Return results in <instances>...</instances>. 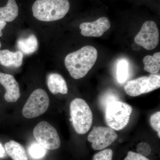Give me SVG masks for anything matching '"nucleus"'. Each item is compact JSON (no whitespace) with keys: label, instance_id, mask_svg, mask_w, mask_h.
Here are the masks:
<instances>
[{"label":"nucleus","instance_id":"1","mask_svg":"<svg viewBox=\"0 0 160 160\" xmlns=\"http://www.w3.org/2000/svg\"><path fill=\"white\" fill-rule=\"evenodd\" d=\"M98 58V51L92 46L83 47L69 53L65 59V64L72 77L79 79L86 76L94 66Z\"/></svg>","mask_w":160,"mask_h":160},{"label":"nucleus","instance_id":"2","mask_svg":"<svg viewBox=\"0 0 160 160\" xmlns=\"http://www.w3.org/2000/svg\"><path fill=\"white\" fill-rule=\"evenodd\" d=\"M69 8L68 0H36L32 5V11L38 20L52 22L64 18Z\"/></svg>","mask_w":160,"mask_h":160},{"label":"nucleus","instance_id":"3","mask_svg":"<svg viewBox=\"0 0 160 160\" xmlns=\"http://www.w3.org/2000/svg\"><path fill=\"white\" fill-rule=\"evenodd\" d=\"M70 116L72 126L78 134H83L91 128L93 116L87 102L81 98H76L70 105Z\"/></svg>","mask_w":160,"mask_h":160},{"label":"nucleus","instance_id":"4","mask_svg":"<svg viewBox=\"0 0 160 160\" xmlns=\"http://www.w3.org/2000/svg\"><path fill=\"white\" fill-rule=\"evenodd\" d=\"M132 108L129 104L120 101L110 102L106 108L105 120L113 130L124 129L129 123Z\"/></svg>","mask_w":160,"mask_h":160},{"label":"nucleus","instance_id":"5","mask_svg":"<svg viewBox=\"0 0 160 160\" xmlns=\"http://www.w3.org/2000/svg\"><path fill=\"white\" fill-rule=\"evenodd\" d=\"M49 105V99L47 92L42 89H36L23 107V116L28 119L38 117L47 111Z\"/></svg>","mask_w":160,"mask_h":160},{"label":"nucleus","instance_id":"6","mask_svg":"<svg viewBox=\"0 0 160 160\" xmlns=\"http://www.w3.org/2000/svg\"><path fill=\"white\" fill-rule=\"evenodd\" d=\"M33 134L38 142L47 149L55 150L61 146L57 131L46 121H42L36 125L33 129Z\"/></svg>","mask_w":160,"mask_h":160},{"label":"nucleus","instance_id":"7","mask_svg":"<svg viewBox=\"0 0 160 160\" xmlns=\"http://www.w3.org/2000/svg\"><path fill=\"white\" fill-rule=\"evenodd\" d=\"M160 76L151 74L129 81L124 86L126 94L136 97L160 88Z\"/></svg>","mask_w":160,"mask_h":160},{"label":"nucleus","instance_id":"8","mask_svg":"<svg viewBox=\"0 0 160 160\" xmlns=\"http://www.w3.org/2000/svg\"><path fill=\"white\" fill-rule=\"evenodd\" d=\"M159 40V33L155 22L148 21L143 24L139 32L134 38L135 42L147 50L157 47Z\"/></svg>","mask_w":160,"mask_h":160},{"label":"nucleus","instance_id":"9","mask_svg":"<svg viewBox=\"0 0 160 160\" xmlns=\"http://www.w3.org/2000/svg\"><path fill=\"white\" fill-rule=\"evenodd\" d=\"M118 135L110 127L95 126L88 137L92 147L96 150H102L111 145L117 139Z\"/></svg>","mask_w":160,"mask_h":160},{"label":"nucleus","instance_id":"10","mask_svg":"<svg viewBox=\"0 0 160 160\" xmlns=\"http://www.w3.org/2000/svg\"><path fill=\"white\" fill-rule=\"evenodd\" d=\"M111 24L108 18L102 17L91 22H84L80 25L81 34L85 37H100L110 28Z\"/></svg>","mask_w":160,"mask_h":160},{"label":"nucleus","instance_id":"11","mask_svg":"<svg viewBox=\"0 0 160 160\" xmlns=\"http://www.w3.org/2000/svg\"><path fill=\"white\" fill-rule=\"evenodd\" d=\"M0 83L5 89V100L8 102H15L21 96L18 83L13 76L0 72Z\"/></svg>","mask_w":160,"mask_h":160},{"label":"nucleus","instance_id":"12","mask_svg":"<svg viewBox=\"0 0 160 160\" xmlns=\"http://www.w3.org/2000/svg\"><path fill=\"white\" fill-rule=\"evenodd\" d=\"M47 84L49 91L53 94L60 93L65 94L68 92V87L65 79L61 75L51 73L48 75Z\"/></svg>","mask_w":160,"mask_h":160},{"label":"nucleus","instance_id":"13","mask_svg":"<svg viewBox=\"0 0 160 160\" xmlns=\"http://www.w3.org/2000/svg\"><path fill=\"white\" fill-rule=\"evenodd\" d=\"M23 54L20 51L13 52L9 50H0V64L6 67H19L23 62Z\"/></svg>","mask_w":160,"mask_h":160},{"label":"nucleus","instance_id":"14","mask_svg":"<svg viewBox=\"0 0 160 160\" xmlns=\"http://www.w3.org/2000/svg\"><path fill=\"white\" fill-rule=\"evenodd\" d=\"M6 153L13 160H28L26 150L20 143L13 140L6 143L5 145Z\"/></svg>","mask_w":160,"mask_h":160},{"label":"nucleus","instance_id":"15","mask_svg":"<svg viewBox=\"0 0 160 160\" xmlns=\"http://www.w3.org/2000/svg\"><path fill=\"white\" fill-rule=\"evenodd\" d=\"M18 13V7L15 0H8L6 6L0 7V20L6 22H12Z\"/></svg>","mask_w":160,"mask_h":160},{"label":"nucleus","instance_id":"16","mask_svg":"<svg viewBox=\"0 0 160 160\" xmlns=\"http://www.w3.org/2000/svg\"><path fill=\"white\" fill-rule=\"evenodd\" d=\"M17 47L20 51L26 54L33 53L38 49L37 38L33 34L28 37L21 38L18 40Z\"/></svg>","mask_w":160,"mask_h":160},{"label":"nucleus","instance_id":"17","mask_svg":"<svg viewBox=\"0 0 160 160\" xmlns=\"http://www.w3.org/2000/svg\"><path fill=\"white\" fill-rule=\"evenodd\" d=\"M143 63L145 71L152 74L158 73L160 69V52H156L153 56H146L143 59Z\"/></svg>","mask_w":160,"mask_h":160},{"label":"nucleus","instance_id":"18","mask_svg":"<svg viewBox=\"0 0 160 160\" xmlns=\"http://www.w3.org/2000/svg\"><path fill=\"white\" fill-rule=\"evenodd\" d=\"M29 154L32 158L39 159L46 155L47 149L38 142L32 143L29 146Z\"/></svg>","mask_w":160,"mask_h":160},{"label":"nucleus","instance_id":"19","mask_svg":"<svg viewBox=\"0 0 160 160\" xmlns=\"http://www.w3.org/2000/svg\"><path fill=\"white\" fill-rule=\"evenodd\" d=\"M117 78L120 83H123L127 80L128 74V63L125 60L119 62L117 67Z\"/></svg>","mask_w":160,"mask_h":160},{"label":"nucleus","instance_id":"20","mask_svg":"<svg viewBox=\"0 0 160 160\" xmlns=\"http://www.w3.org/2000/svg\"><path fill=\"white\" fill-rule=\"evenodd\" d=\"M112 155L111 149H104L95 154L93 160H112Z\"/></svg>","mask_w":160,"mask_h":160},{"label":"nucleus","instance_id":"21","mask_svg":"<svg viewBox=\"0 0 160 160\" xmlns=\"http://www.w3.org/2000/svg\"><path fill=\"white\" fill-rule=\"evenodd\" d=\"M150 125L152 129L158 132V136L160 138V112H155L152 115L150 119Z\"/></svg>","mask_w":160,"mask_h":160},{"label":"nucleus","instance_id":"22","mask_svg":"<svg viewBox=\"0 0 160 160\" xmlns=\"http://www.w3.org/2000/svg\"><path fill=\"white\" fill-rule=\"evenodd\" d=\"M114 101H119L117 96L111 92H107L101 97L100 103L103 107L106 108L109 102Z\"/></svg>","mask_w":160,"mask_h":160},{"label":"nucleus","instance_id":"23","mask_svg":"<svg viewBox=\"0 0 160 160\" xmlns=\"http://www.w3.org/2000/svg\"><path fill=\"white\" fill-rule=\"evenodd\" d=\"M137 152L138 153L141 155L148 156L151 153V148L148 143L142 142L138 145Z\"/></svg>","mask_w":160,"mask_h":160},{"label":"nucleus","instance_id":"24","mask_svg":"<svg viewBox=\"0 0 160 160\" xmlns=\"http://www.w3.org/2000/svg\"><path fill=\"white\" fill-rule=\"evenodd\" d=\"M124 160H149L146 157L143 156L132 151L128 152L127 156Z\"/></svg>","mask_w":160,"mask_h":160},{"label":"nucleus","instance_id":"25","mask_svg":"<svg viewBox=\"0 0 160 160\" xmlns=\"http://www.w3.org/2000/svg\"><path fill=\"white\" fill-rule=\"evenodd\" d=\"M6 157V152L3 148L2 145L0 142V158H4Z\"/></svg>","mask_w":160,"mask_h":160},{"label":"nucleus","instance_id":"26","mask_svg":"<svg viewBox=\"0 0 160 160\" xmlns=\"http://www.w3.org/2000/svg\"><path fill=\"white\" fill-rule=\"evenodd\" d=\"M6 25V22L0 20V37L2 36L3 33L2 32V30L5 28Z\"/></svg>","mask_w":160,"mask_h":160},{"label":"nucleus","instance_id":"27","mask_svg":"<svg viewBox=\"0 0 160 160\" xmlns=\"http://www.w3.org/2000/svg\"><path fill=\"white\" fill-rule=\"evenodd\" d=\"M132 48L134 51H138L141 49V46L139 45L137 43L135 42L132 44Z\"/></svg>","mask_w":160,"mask_h":160},{"label":"nucleus","instance_id":"28","mask_svg":"<svg viewBox=\"0 0 160 160\" xmlns=\"http://www.w3.org/2000/svg\"><path fill=\"white\" fill-rule=\"evenodd\" d=\"M69 121H70V122H72V119L71 118H70V119H69Z\"/></svg>","mask_w":160,"mask_h":160},{"label":"nucleus","instance_id":"29","mask_svg":"<svg viewBox=\"0 0 160 160\" xmlns=\"http://www.w3.org/2000/svg\"><path fill=\"white\" fill-rule=\"evenodd\" d=\"M1 42H0V48H1Z\"/></svg>","mask_w":160,"mask_h":160}]
</instances>
